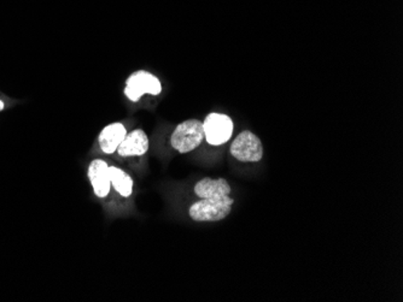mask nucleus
<instances>
[{"mask_svg":"<svg viewBox=\"0 0 403 302\" xmlns=\"http://www.w3.org/2000/svg\"><path fill=\"white\" fill-rule=\"evenodd\" d=\"M233 199L228 195L219 198L202 199L192 203L189 215L196 222H217L225 220L233 206Z\"/></svg>","mask_w":403,"mask_h":302,"instance_id":"1","label":"nucleus"},{"mask_svg":"<svg viewBox=\"0 0 403 302\" xmlns=\"http://www.w3.org/2000/svg\"><path fill=\"white\" fill-rule=\"evenodd\" d=\"M203 138V123L198 120H187L174 129L170 143L180 153H189L200 146Z\"/></svg>","mask_w":403,"mask_h":302,"instance_id":"2","label":"nucleus"},{"mask_svg":"<svg viewBox=\"0 0 403 302\" xmlns=\"http://www.w3.org/2000/svg\"><path fill=\"white\" fill-rule=\"evenodd\" d=\"M162 92L160 80L145 70H139L127 78L125 94L130 101H139L144 94L158 95Z\"/></svg>","mask_w":403,"mask_h":302,"instance_id":"3","label":"nucleus"},{"mask_svg":"<svg viewBox=\"0 0 403 302\" xmlns=\"http://www.w3.org/2000/svg\"><path fill=\"white\" fill-rule=\"evenodd\" d=\"M204 138L212 146H221L233 134V122L222 113H212L203 122Z\"/></svg>","mask_w":403,"mask_h":302,"instance_id":"4","label":"nucleus"},{"mask_svg":"<svg viewBox=\"0 0 403 302\" xmlns=\"http://www.w3.org/2000/svg\"><path fill=\"white\" fill-rule=\"evenodd\" d=\"M230 151L235 159L244 163H256L264 157V146L260 138L249 130H245L234 138Z\"/></svg>","mask_w":403,"mask_h":302,"instance_id":"5","label":"nucleus"},{"mask_svg":"<svg viewBox=\"0 0 403 302\" xmlns=\"http://www.w3.org/2000/svg\"><path fill=\"white\" fill-rule=\"evenodd\" d=\"M88 178L91 181L95 194L98 198H107L111 188V182L109 176V165L107 161L96 159L88 166Z\"/></svg>","mask_w":403,"mask_h":302,"instance_id":"6","label":"nucleus"},{"mask_svg":"<svg viewBox=\"0 0 403 302\" xmlns=\"http://www.w3.org/2000/svg\"><path fill=\"white\" fill-rule=\"evenodd\" d=\"M149 150V138L142 129L133 130L126 135L125 140L117 148L121 157H139L145 154Z\"/></svg>","mask_w":403,"mask_h":302,"instance_id":"7","label":"nucleus"},{"mask_svg":"<svg viewBox=\"0 0 403 302\" xmlns=\"http://www.w3.org/2000/svg\"><path fill=\"white\" fill-rule=\"evenodd\" d=\"M126 135V127L122 123H111V124L107 125L104 129L100 131V138H98L100 150L107 154H111L117 151V148L125 140Z\"/></svg>","mask_w":403,"mask_h":302,"instance_id":"8","label":"nucleus"},{"mask_svg":"<svg viewBox=\"0 0 403 302\" xmlns=\"http://www.w3.org/2000/svg\"><path fill=\"white\" fill-rule=\"evenodd\" d=\"M231 186L225 178L212 180L205 178L197 182L195 186V193L200 199L219 198L231 194Z\"/></svg>","mask_w":403,"mask_h":302,"instance_id":"9","label":"nucleus"},{"mask_svg":"<svg viewBox=\"0 0 403 302\" xmlns=\"http://www.w3.org/2000/svg\"><path fill=\"white\" fill-rule=\"evenodd\" d=\"M109 176L111 186L115 188L118 194L128 198L133 192V180L128 173H125L121 168L115 166H109Z\"/></svg>","mask_w":403,"mask_h":302,"instance_id":"10","label":"nucleus"},{"mask_svg":"<svg viewBox=\"0 0 403 302\" xmlns=\"http://www.w3.org/2000/svg\"><path fill=\"white\" fill-rule=\"evenodd\" d=\"M3 108H4V103H3V101H1V100H0V111H1V110H3Z\"/></svg>","mask_w":403,"mask_h":302,"instance_id":"11","label":"nucleus"}]
</instances>
